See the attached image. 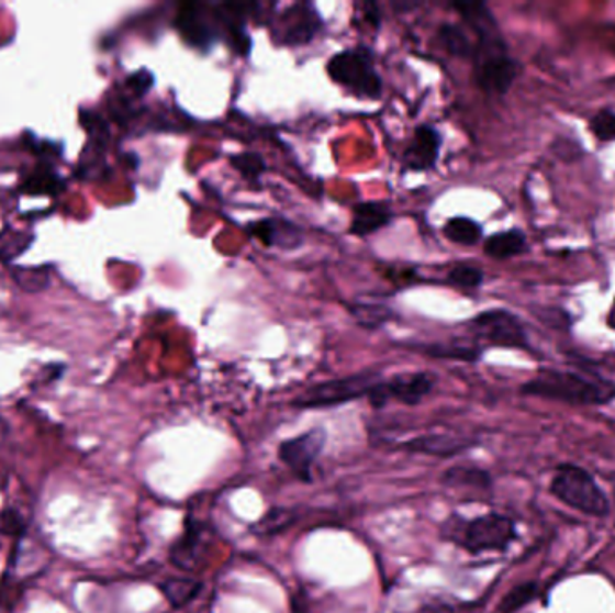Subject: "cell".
Wrapping results in <instances>:
<instances>
[{"instance_id":"cell-1","label":"cell","mask_w":615,"mask_h":613,"mask_svg":"<svg viewBox=\"0 0 615 613\" xmlns=\"http://www.w3.org/2000/svg\"><path fill=\"white\" fill-rule=\"evenodd\" d=\"M468 24L479 36L473 55L477 83L490 94H504L518 75V65L507 55L495 19L490 11H482L468 20Z\"/></svg>"},{"instance_id":"cell-2","label":"cell","mask_w":615,"mask_h":613,"mask_svg":"<svg viewBox=\"0 0 615 613\" xmlns=\"http://www.w3.org/2000/svg\"><path fill=\"white\" fill-rule=\"evenodd\" d=\"M527 395L566 401L571 405H603L615 398V386L605 380H592L578 372L541 371L535 380L522 387Z\"/></svg>"},{"instance_id":"cell-3","label":"cell","mask_w":615,"mask_h":613,"mask_svg":"<svg viewBox=\"0 0 615 613\" xmlns=\"http://www.w3.org/2000/svg\"><path fill=\"white\" fill-rule=\"evenodd\" d=\"M447 527L450 530L448 539L470 554L506 550L516 539L515 522L499 513L484 514L468 522L459 520V524Z\"/></svg>"},{"instance_id":"cell-4","label":"cell","mask_w":615,"mask_h":613,"mask_svg":"<svg viewBox=\"0 0 615 613\" xmlns=\"http://www.w3.org/2000/svg\"><path fill=\"white\" fill-rule=\"evenodd\" d=\"M551 491L556 499L581 513L606 516L611 502L589 471L575 465L558 466L552 477Z\"/></svg>"},{"instance_id":"cell-5","label":"cell","mask_w":615,"mask_h":613,"mask_svg":"<svg viewBox=\"0 0 615 613\" xmlns=\"http://www.w3.org/2000/svg\"><path fill=\"white\" fill-rule=\"evenodd\" d=\"M329 78L358 98L377 99L382 94V78L374 69L372 53L366 47L343 51L328 64Z\"/></svg>"},{"instance_id":"cell-6","label":"cell","mask_w":615,"mask_h":613,"mask_svg":"<svg viewBox=\"0 0 615 613\" xmlns=\"http://www.w3.org/2000/svg\"><path fill=\"white\" fill-rule=\"evenodd\" d=\"M382 381L378 372H360V375L346 376L340 380L324 381L318 386L310 387L308 391L293 401L298 409H328V406L343 405L348 401L360 400L371 394L372 389Z\"/></svg>"},{"instance_id":"cell-7","label":"cell","mask_w":615,"mask_h":613,"mask_svg":"<svg viewBox=\"0 0 615 613\" xmlns=\"http://www.w3.org/2000/svg\"><path fill=\"white\" fill-rule=\"evenodd\" d=\"M326 445L324 428H313L304 434L283 441L279 445V459L292 470V473L303 482L312 480L313 465L317 462L318 455Z\"/></svg>"},{"instance_id":"cell-8","label":"cell","mask_w":615,"mask_h":613,"mask_svg":"<svg viewBox=\"0 0 615 613\" xmlns=\"http://www.w3.org/2000/svg\"><path fill=\"white\" fill-rule=\"evenodd\" d=\"M432 389L434 378L427 372L398 375L392 380L380 381L369 394V401L372 406H383L389 400L402 401L405 405H417L425 395L431 394Z\"/></svg>"},{"instance_id":"cell-9","label":"cell","mask_w":615,"mask_h":613,"mask_svg":"<svg viewBox=\"0 0 615 613\" xmlns=\"http://www.w3.org/2000/svg\"><path fill=\"white\" fill-rule=\"evenodd\" d=\"M473 332L495 346L526 347L527 336L515 315L504 310H492L477 315L472 321Z\"/></svg>"},{"instance_id":"cell-10","label":"cell","mask_w":615,"mask_h":613,"mask_svg":"<svg viewBox=\"0 0 615 613\" xmlns=\"http://www.w3.org/2000/svg\"><path fill=\"white\" fill-rule=\"evenodd\" d=\"M321 24L323 20L312 4H298L281 13L276 33L283 44L304 45L315 38Z\"/></svg>"},{"instance_id":"cell-11","label":"cell","mask_w":615,"mask_h":613,"mask_svg":"<svg viewBox=\"0 0 615 613\" xmlns=\"http://www.w3.org/2000/svg\"><path fill=\"white\" fill-rule=\"evenodd\" d=\"M177 25L185 36L186 42L199 49H209L216 42V30L211 24L204 5L186 4L180 8L179 16H177Z\"/></svg>"},{"instance_id":"cell-12","label":"cell","mask_w":615,"mask_h":613,"mask_svg":"<svg viewBox=\"0 0 615 613\" xmlns=\"http://www.w3.org/2000/svg\"><path fill=\"white\" fill-rule=\"evenodd\" d=\"M441 149V135L431 124L417 126L405 152V166L411 171H427L434 168Z\"/></svg>"},{"instance_id":"cell-13","label":"cell","mask_w":615,"mask_h":613,"mask_svg":"<svg viewBox=\"0 0 615 613\" xmlns=\"http://www.w3.org/2000/svg\"><path fill=\"white\" fill-rule=\"evenodd\" d=\"M248 234L258 237L259 242L265 243L267 247H299L303 242V234L292 223L284 220H258V222L248 223Z\"/></svg>"},{"instance_id":"cell-14","label":"cell","mask_w":615,"mask_h":613,"mask_svg":"<svg viewBox=\"0 0 615 613\" xmlns=\"http://www.w3.org/2000/svg\"><path fill=\"white\" fill-rule=\"evenodd\" d=\"M392 220V209L383 202L358 203L353 209V222L349 233L355 236H369L389 225Z\"/></svg>"},{"instance_id":"cell-15","label":"cell","mask_w":615,"mask_h":613,"mask_svg":"<svg viewBox=\"0 0 615 613\" xmlns=\"http://www.w3.org/2000/svg\"><path fill=\"white\" fill-rule=\"evenodd\" d=\"M204 525L189 524L182 538L171 549V561L182 570H193L199 564L200 545L204 544Z\"/></svg>"},{"instance_id":"cell-16","label":"cell","mask_w":615,"mask_h":613,"mask_svg":"<svg viewBox=\"0 0 615 613\" xmlns=\"http://www.w3.org/2000/svg\"><path fill=\"white\" fill-rule=\"evenodd\" d=\"M527 250V239L518 229H512L506 233L493 234L488 237L484 253L493 259H507V257L521 256Z\"/></svg>"},{"instance_id":"cell-17","label":"cell","mask_w":615,"mask_h":613,"mask_svg":"<svg viewBox=\"0 0 615 613\" xmlns=\"http://www.w3.org/2000/svg\"><path fill=\"white\" fill-rule=\"evenodd\" d=\"M160 590H163L165 598L168 599V603L171 606L182 609V606L191 603L199 595L200 590H202V583L194 581V579L171 578L160 584Z\"/></svg>"},{"instance_id":"cell-18","label":"cell","mask_w":615,"mask_h":613,"mask_svg":"<svg viewBox=\"0 0 615 613\" xmlns=\"http://www.w3.org/2000/svg\"><path fill=\"white\" fill-rule=\"evenodd\" d=\"M467 446V443H461V441L443 437V435H432V437H417V439L409 443L407 448L412 452L450 457V455H456L457 452L465 450Z\"/></svg>"},{"instance_id":"cell-19","label":"cell","mask_w":615,"mask_h":613,"mask_svg":"<svg viewBox=\"0 0 615 613\" xmlns=\"http://www.w3.org/2000/svg\"><path fill=\"white\" fill-rule=\"evenodd\" d=\"M445 236L450 239V242L457 243V245H476L482 236V229L479 223L473 222L467 216L451 218L450 222H447L445 229H443Z\"/></svg>"},{"instance_id":"cell-20","label":"cell","mask_w":615,"mask_h":613,"mask_svg":"<svg viewBox=\"0 0 615 613\" xmlns=\"http://www.w3.org/2000/svg\"><path fill=\"white\" fill-rule=\"evenodd\" d=\"M443 480H445V484L468 486V488H477V490H490L492 488V477L481 468L456 466L445 473Z\"/></svg>"},{"instance_id":"cell-21","label":"cell","mask_w":615,"mask_h":613,"mask_svg":"<svg viewBox=\"0 0 615 613\" xmlns=\"http://www.w3.org/2000/svg\"><path fill=\"white\" fill-rule=\"evenodd\" d=\"M439 38H441L443 45H445L454 56L468 58V56L476 55V45L470 42V38H468L461 25H443L441 30H439Z\"/></svg>"},{"instance_id":"cell-22","label":"cell","mask_w":615,"mask_h":613,"mask_svg":"<svg viewBox=\"0 0 615 613\" xmlns=\"http://www.w3.org/2000/svg\"><path fill=\"white\" fill-rule=\"evenodd\" d=\"M231 164L234 168L238 169L239 174L244 175V178L250 180V182H258L259 177L264 175L265 169H267V164H265L261 155L258 154H238L231 157Z\"/></svg>"},{"instance_id":"cell-23","label":"cell","mask_w":615,"mask_h":613,"mask_svg":"<svg viewBox=\"0 0 615 613\" xmlns=\"http://www.w3.org/2000/svg\"><path fill=\"white\" fill-rule=\"evenodd\" d=\"M536 592H538L536 583L518 584V587H515L512 592L507 593L504 601H502V613H515L524 609L527 603H532L533 599L536 598Z\"/></svg>"},{"instance_id":"cell-24","label":"cell","mask_w":615,"mask_h":613,"mask_svg":"<svg viewBox=\"0 0 615 613\" xmlns=\"http://www.w3.org/2000/svg\"><path fill=\"white\" fill-rule=\"evenodd\" d=\"M448 279H450V282H454L456 287L477 288L481 285L484 276H482L479 268L470 267V265H459V267L451 268V272L448 274Z\"/></svg>"},{"instance_id":"cell-25","label":"cell","mask_w":615,"mask_h":613,"mask_svg":"<svg viewBox=\"0 0 615 613\" xmlns=\"http://www.w3.org/2000/svg\"><path fill=\"white\" fill-rule=\"evenodd\" d=\"M592 134L600 141H614L615 138V114L612 110H601L591 121Z\"/></svg>"},{"instance_id":"cell-26","label":"cell","mask_w":615,"mask_h":613,"mask_svg":"<svg viewBox=\"0 0 615 613\" xmlns=\"http://www.w3.org/2000/svg\"><path fill=\"white\" fill-rule=\"evenodd\" d=\"M292 513L284 510H272L270 513L265 514L259 524H256V531L261 534L276 533V531L283 530L290 524Z\"/></svg>"},{"instance_id":"cell-27","label":"cell","mask_w":615,"mask_h":613,"mask_svg":"<svg viewBox=\"0 0 615 613\" xmlns=\"http://www.w3.org/2000/svg\"><path fill=\"white\" fill-rule=\"evenodd\" d=\"M425 352L432 356H439V358H457V360L473 361L479 358V352H476V349L459 346L447 347V349L441 346H432L427 347Z\"/></svg>"},{"instance_id":"cell-28","label":"cell","mask_w":615,"mask_h":613,"mask_svg":"<svg viewBox=\"0 0 615 613\" xmlns=\"http://www.w3.org/2000/svg\"><path fill=\"white\" fill-rule=\"evenodd\" d=\"M154 81V75H152L149 70L143 69L139 70V73H135V75L130 76L128 87L134 90L135 94L144 96L149 89H152Z\"/></svg>"},{"instance_id":"cell-29","label":"cell","mask_w":615,"mask_h":613,"mask_svg":"<svg viewBox=\"0 0 615 613\" xmlns=\"http://www.w3.org/2000/svg\"><path fill=\"white\" fill-rule=\"evenodd\" d=\"M416 613H454V609L448 606L447 603H441V601H436V603H428L423 606L422 610H417Z\"/></svg>"},{"instance_id":"cell-30","label":"cell","mask_w":615,"mask_h":613,"mask_svg":"<svg viewBox=\"0 0 615 613\" xmlns=\"http://www.w3.org/2000/svg\"><path fill=\"white\" fill-rule=\"evenodd\" d=\"M608 324L615 330V302L614 308H612L611 316H608Z\"/></svg>"}]
</instances>
